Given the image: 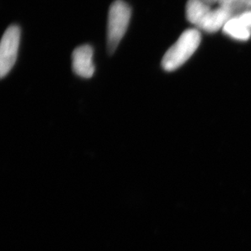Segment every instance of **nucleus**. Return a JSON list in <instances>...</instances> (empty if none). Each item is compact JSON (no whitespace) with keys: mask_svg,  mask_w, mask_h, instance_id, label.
Returning a JSON list of instances; mask_svg holds the SVG:
<instances>
[{"mask_svg":"<svg viewBox=\"0 0 251 251\" xmlns=\"http://www.w3.org/2000/svg\"><path fill=\"white\" fill-rule=\"evenodd\" d=\"M94 50L90 45L80 46L73 52V70L82 78H90L95 74V67L93 62Z\"/></svg>","mask_w":251,"mask_h":251,"instance_id":"obj_4","label":"nucleus"},{"mask_svg":"<svg viewBox=\"0 0 251 251\" xmlns=\"http://www.w3.org/2000/svg\"><path fill=\"white\" fill-rule=\"evenodd\" d=\"M224 31L225 33H227V35L238 40H247L251 37V29L240 20L237 16L232 17L225 24L224 26Z\"/></svg>","mask_w":251,"mask_h":251,"instance_id":"obj_6","label":"nucleus"},{"mask_svg":"<svg viewBox=\"0 0 251 251\" xmlns=\"http://www.w3.org/2000/svg\"><path fill=\"white\" fill-rule=\"evenodd\" d=\"M185 12L188 21L201 29L212 10L203 0H189Z\"/></svg>","mask_w":251,"mask_h":251,"instance_id":"obj_5","label":"nucleus"},{"mask_svg":"<svg viewBox=\"0 0 251 251\" xmlns=\"http://www.w3.org/2000/svg\"><path fill=\"white\" fill-rule=\"evenodd\" d=\"M21 41V28L12 25L6 29L0 45V76L3 78L17 61Z\"/></svg>","mask_w":251,"mask_h":251,"instance_id":"obj_3","label":"nucleus"},{"mask_svg":"<svg viewBox=\"0 0 251 251\" xmlns=\"http://www.w3.org/2000/svg\"><path fill=\"white\" fill-rule=\"evenodd\" d=\"M131 7L123 0H116L111 5L107 18V51L112 55L122 40L131 18Z\"/></svg>","mask_w":251,"mask_h":251,"instance_id":"obj_2","label":"nucleus"},{"mask_svg":"<svg viewBox=\"0 0 251 251\" xmlns=\"http://www.w3.org/2000/svg\"><path fill=\"white\" fill-rule=\"evenodd\" d=\"M204 2H206V3L210 4H213L215 2H216V0H203Z\"/></svg>","mask_w":251,"mask_h":251,"instance_id":"obj_9","label":"nucleus"},{"mask_svg":"<svg viewBox=\"0 0 251 251\" xmlns=\"http://www.w3.org/2000/svg\"><path fill=\"white\" fill-rule=\"evenodd\" d=\"M201 43V34L195 28L183 32L174 45L165 53L162 68L167 72L174 71L185 64L194 55Z\"/></svg>","mask_w":251,"mask_h":251,"instance_id":"obj_1","label":"nucleus"},{"mask_svg":"<svg viewBox=\"0 0 251 251\" xmlns=\"http://www.w3.org/2000/svg\"><path fill=\"white\" fill-rule=\"evenodd\" d=\"M237 17H239L240 20H241L248 28H251V11L242 12V13H240L239 15H237Z\"/></svg>","mask_w":251,"mask_h":251,"instance_id":"obj_8","label":"nucleus"},{"mask_svg":"<svg viewBox=\"0 0 251 251\" xmlns=\"http://www.w3.org/2000/svg\"><path fill=\"white\" fill-rule=\"evenodd\" d=\"M221 7L236 12H247L251 9V0H216Z\"/></svg>","mask_w":251,"mask_h":251,"instance_id":"obj_7","label":"nucleus"}]
</instances>
